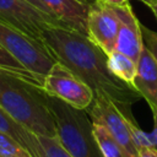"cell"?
<instances>
[{
  "mask_svg": "<svg viewBox=\"0 0 157 157\" xmlns=\"http://www.w3.org/2000/svg\"><path fill=\"white\" fill-rule=\"evenodd\" d=\"M40 39L56 61L74 71L94 93L107 96L123 112L131 113L140 93L109 71L107 54L86 34L65 26H49L42 31Z\"/></svg>",
  "mask_w": 157,
  "mask_h": 157,
  "instance_id": "obj_1",
  "label": "cell"
},
{
  "mask_svg": "<svg viewBox=\"0 0 157 157\" xmlns=\"http://www.w3.org/2000/svg\"><path fill=\"white\" fill-rule=\"evenodd\" d=\"M47 96L40 85L0 69V107L33 134L56 136V126Z\"/></svg>",
  "mask_w": 157,
  "mask_h": 157,
  "instance_id": "obj_2",
  "label": "cell"
},
{
  "mask_svg": "<svg viewBox=\"0 0 157 157\" xmlns=\"http://www.w3.org/2000/svg\"><path fill=\"white\" fill-rule=\"evenodd\" d=\"M56 136L72 157H104L92 132V120L86 109L74 108L59 98L47 96Z\"/></svg>",
  "mask_w": 157,
  "mask_h": 157,
  "instance_id": "obj_3",
  "label": "cell"
},
{
  "mask_svg": "<svg viewBox=\"0 0 157 157\" xmlns=\"http://www.w3.org/2000/svg\"><path fill=\"white\" fill-rule=\"evenodd\" d=\"M0 45L42 81L56 59L47 45L29 34L0 21Z\"/></svg>",
  "mask_w": 157,
  "mask_h": 157,
  "instance_id": "obj_4",
  "label": "cell"
},
{
  "mask_svg": "<svg viewBox=\"0 0 157 157\" xmlns=\"http://www.w3.org/2000/svg\"><path fill=\"white\" fill-rule=\"evenodd\" d=\"M42 88L48 96L59 98L77 109H87L94 98L93 90L74 71L59 61L45 74Z\"/></svg>",
  "mask_w": 157,
  "mask_h": 157,
  "instance_id": "obj_5",
  "label": "cell"
},
{
  "mask_svg": "<svg viewBox=\"0 0 157 157\" xmlns=\"http://www.w3.org/2000/svg\"><path fill=\"white\" fill-rule=\"evenodd\" d=\"M86 110L92 123L103 125L123 146L129 157H137V147L130 129V123L135 120L131 113L123 112L115 102L101 93H94L93 102Z\"/></svg>",
  "mask_w": 157,
  "mask_h": 157,
  "instance_id": "obj_6",
  "label": "cell"
},
{
  "mask_svg": "<svg viewBox=\"0 0 157 157\" xmlns=\"http://www.w3.org/2000/svg\"><path fill=\"white\" fill-rule=\"evenodd\" d=\"M0 21L39 40L44 28L64 26L56 17L36 9L25 0H0Z\"/></svg>",
  "mask_w": 157,
  "mask_h": 157,
  "instance_id": "obj_7",
  "label": "cell"
},
{
  "mask_svg": "<svg viewBox=\"0 0 157 157\" xmlns=\"http://www.w3.org/2000/svg\"><path fill=\"white\" fill-rule=\"evenodd\" d=\"M119 18L115 9L99 0L92 4L86 21V34L107 55L115 49Z\"/></svg>",
  "mask_w": 157,
  "mask_h": 157,
  "instance_id": "obj_8",
  "label": "cell"
},
{
  "mask_svg": "<svg viewBox=\"0 0 157 157\" xmlns=\"http://www.w3.org/2000/svg\"><path fill=\"white\" fill-rule=\"evenodd\" d=\"M119 18V31L115 42V49L137 63L144 48L141 23L134 13L130 4L125 6H113Z\"/></svg>",
  "mask_w": 157,
  "mask_h": 157,
  "instance_id": "obj_9",
  "label": "cell"
},
{
  "mask_svg": "<svg viewBox=\"0 0 157 157\" xmlns=\"http://www.w3.org/2000/svg\"><path fill=\"white\" fill-rule=\"evenodd\" d=\"M42 1L65 27L76 29L86 34L87 15L94 0H42Z\"/></svg>",
  "mask_w": 157,
  "mask_h": 157,
  "instance_id": "obj_10",
  "label": "cell"
},
{
  "mask_svg": "<svg viewBox=\"0 0 157 157\" xmlns=\"http://www.w3.org/2000/svg\"><path fill=\"white\" fill-rule=\"evenodd\" d=\"M134 88L140 93L141 98L147 102L150 109L157 108V63L145 45L137 60Z\"/></svg>",
  "mask_w": 157,
  "mask_h": 157,
  "instance_id": "obj_11",
  "label": "cell"
},
{
  "mask_svg": "<svg viewBox=\"0 0 157 157\" xmlns=\"http://www.w3.org/2000/svg\"><path fill=\"white\" fill-rule=\"evenodd\" d=\"M25 147L32 157H72L61 145L58 136L37 135L29 130L26 136Z\"/></svg>",
  "mask_w": 157,
  "mask_h": 157,
  "instance_id": "obj_12",
  "label": "cell"
},
{
  "mask_svg": "<svg viewBox=\"0 0 157 157\" xmlns=\"http://www.w3.org/2000/svg\"><path fill=\"white\" fill-rule=\"evenodd\" d=\"M107 65L115 77L134 87L137 72V63L135 60L118 50H113L107 55Z\"/></svg>",
  "mask_w": 157,
  "mask_h": 157,
  "instance_id": "obj_13",
  "label": "cell"
},
{
  "mask_svg": "<svg viewBox=\"0 0 157 157\" xmlns=\"http://www.w3.org/2000/svg\"><path fill=\"white\" fill-rule=\"evenodd\" d=\"M92 132L104 157H129L123 146L101 124L92 123Z\"/></svg>",
  "mask_w": 157,
  "mask_h": 157,
  "instance_id": "obj_14",
  "label": "cell"
},
{
  "mask_svg": "<svg viewBox=\"0 0 157 157\" xmlns=\"http://www.w3.org/2000/svg\"><path fill=\"white\" fill-rule=\"evenodd\" d=\"M0 69H4V70H7V71H11V72H15L17 75H21L26 78H28L29 81H33L38 85L42 86V80L36 76L34 74H32L31 71L26 70L21 64L20 61H17L6 49H4L1 45H0Z\"/></svg>",
  "mask_w": 157,
  "mask_h": 157,
  "instance_id": "obj_15",
  "label": "cell"
},
{
  "mask_svg": "<svg viewBox=\"0 0 157 157\" xmlns=\"http://www.w3.org/2000/svg\"><path fill=\"white\" fill-rule=\"evenodd\" d=\"M0 157H32L31 153L11 135L0 130Z\"/></svg>",
  "mask_w": 157,
  "mask_h": 157,
  "instance_id": "obj_16",
  "label": "cell"
},
{
  "mask_svg": "<svg viewBox=\"0 0 157 157\" xmlns=\"http://www.w3.org/2000/svg\"><path fill=\"white\" fill-rule=\"evenodd\" d=\"M0 130L11 135L15 140H17L25 147L26 136H27L28 130L23 128L22 125H20L18 123H16L1 107H0Z\"/></svg>",
  "mask_w": 157,
  "mask_h": 157,
  "instance_id": "obj_17",
  "label": "cell"
},
{
  "mask_svg": "<svg viewBox=\"0 0 157 157\" xmlns=\"http://www.w3.org/2000/svg\"><path fill=\"white\" fill-rule=\"evenodd\" d=\"M141 33L145 48L148 50V53L157 63V32L146 27L145 25H141Z\"/></svg>",
  "mask_w": 157,
  "mask_h": 157,
  "instance_id": "obj_18",
  "label": "cell"
},
{
  "mask_svg": "<svg viewBox=\"0 0 157 157\" xmlns=\"http://www.w3.org/2000/svg\"><path fill=\"white\" fill-rule=\"evenodd\" d=\"M151 112L153 115V129L151 132H148L150 147H152L157 151V108H151Z\"/></svg>",
  "mask_w": 157,
  "mask_h": 157,
  "instance_id": "obj_19",
  "label": "cell"
},
{
  "mask_svg": "<svg viewBox=\"0 0 157 157\" xmlns=\"http://www.w3.org/2000/svg\"><path fill=\"white\" fill-rule=\"evenodd\" d=\"M137 157H157V151L152 147L137 148Z\"/></svg>",
  "mask_w": 157,
  "mask_h": 157,
  "instance_id": "obj_20",
  "label": "cell"
},
{
  "mask_svg": "<svg viewBox=\"0 0 157 157\" xmlns=\"http://www.w3.org/2000/svg\"><path fill=\"white\" fill-rule=\"evenodd\" d=\"M25 1H27V2L31 4V5H33V6H34L36 9H38V10H40V11H43V12L50 15V16H54V15L50 12V10L44 5V2H43L42 0H25ZM54 17H55V16H54Z\"/></svg>",
  "mask_w": 157,
  "mask_h": 157,
  "instance_id": "obj_21",
  "label": "cell"
},
{
  "mask_svg": "<svg viewBox=\"0 0 157 157\" xmlns=\"http://www.w3.org/2000/svg\"><path fill=\"white\" fill-rule=\"evenodd\" d=\"M107 5H110V6H125L129 4V0H99Z\"/></svg>",
  "mask_w": 157,
  "mask_h": 157,
  "instance_id": "obj_22",
  "label": "cell"
},
{
  "mask_svg": "<svg viewBox=\"0 0 157 157\" xmlns=\"http://www.w3.org/2000/svg\"><path fill=\"white\" fill-rule=\"evenodd\" d=\"M148 7L151 9V11L153 12L155 17L157 18V0H152V1H151V4L148 5Z\"/></svg>",
  "mask_w": 157,
  "mask_h": 157,
  "instance_id": "obj_23",
  "label": "cell"
},
{
  "mask_svg": "<svg viewBox=\"0 0 157 157\" xmlns=\"http://www.w3.org/2000/svg\"><path fill=\"white\" fill-rule=\"evenodd\" d=\"M137 1H141V2H144L145 5H147V6H148V5L151 4V1H152V0H137Z\"/></svg>",
  "mask_w": 157,
  "mask_h": 157,
  "instance_id": "obj_24",
  "label": "cell"
}]
</instances>
